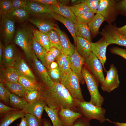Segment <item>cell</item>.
Wrapping results in <instances>:
<instances>
[{
	"label": "cell",
	"mask_w": 126,
	"mask_h": 126,
	"mask_svg": "<svg viewBox=\"0 0 126 126\" xmlns=\"http://www.w3.org/2000/svg\"><path fill=\"white\" fill-rule=\"evenodd\" d=\"M42 93V98L50 108L59 111L62 108L74 111L77 109V100L74 98L60 83H55L50 87H45Z\"/></svg>",
	"instance_id": "6da1fadb"
},
{
	"label": "cell",
	"mask_w": 126,
	"mask_h": 126,
	"mask_svg": "<svg viewBox=\"0 0 126 126\" xmlns=\"http://www.w3.org/2000/svg\"><path fill=\"white\" fill-rule=\"evenodd\" d=\"M33 36L32 29L24 26L17 30L14 37L15 43L22 49L28 59H32L34 53L32 46Z\"/></svg>",
	"instance_id": "7a4b0ae2"
},
{
	"label": "cell",
	"mask_w": 126,
	"mask_h": 126,
	"mask_svg": "<svg viewBox=\"0 0 126 126\" xmlns=\"http://www.w3.org/2000/svg\"><path fill=\"white\" fill-rule=\"evenodd\" d=\"M82 72L90 95V102L96 106L102 107L105 98L100 94L98 90L99 84L86 66H83Z\"/></svg>",
	"instance_id": "3957f363"
},
{
	"label": "cell",
	"mask_w": 126,
	"mask_h": 126,
	"mask_svg": "<svg viewBox=\"0 0 126 126\" xmlns=\"http://www.w3.org/2000/svg\"><path fill=\"white\" fill-rule=\"evenodd\" d=\"M77 107L84 117L89 120L95 119L103 123L106 120V109L96 106L90 102H81L77 100Z\"/></svg>",
	"instance_id": "277c9868"
},
{
	"label": "cell",
	"mask_w": 126,
	"mask_h": 126,
	"mask_svg": "<svg viewBox=\"0 0 126 126\" xmlns=\"http://www.w3.org/2000/svg\"><path fill=\"white\" fill-rule=\"evenodd\" d=\"M60 83L68 90L74 98L84 101L77 75L71 69L68 72L61 75Z\"/></svg>",
	"instance_id": "5b68a950"
},
{
	"label": "cell",
	"mask_w": 126,
	"mask_h": 126,
	"mask_svg": "<svg viewBox=\"0 0 126 126\" xmlns=\"http://www.w3.org/2000/svg\"><path fill=\"white\" fill-rule=\"evenodd\" d=\"M117 0H100L96 14L105 18L108 24H111L119 15L117 8Z\"/></svg>",
	"instance_id": "8992f818"
},
{
	"label": "cell",
	"mask_w": 126,
	"mask_h": 126,
	"mask_svg": "<svg viewBox=\"0 0 126 126\" xmlns=\"http://www.w3.org/2000/svg\"><path fill=\"white\" fill-rule=\"evenodd\" d=\"M115 24H108L105 26L100 34L105 39L109 45L115 44L126 47V36L119 32Z\"/></svg>",
	"instance_id": "52a82bcc"
},
{
	"label": "cell",
	"mask_w": 126,
	"mask_h": 126,
	"mask_svg": "<svg viewBox=\"0 0 126 126\" xmlns=\"http://www.w3.org/2000/svg\"><path fill=\"white\" fill-rule=\"evenodd\" d=\"M85 64L90 73L99 84H101L105 77L102 64L98 58L92 52L85 59Z\"/></svg>",
	"instance_id": "ba28073f"
},
{
	"label": "cell",
	"mask_w": 126,
	"mask_h": 126,
	"mask_svg": "<svg viewBox=\"0 0 126 126\" xmlns=\"http://www.w3.org/2000/svg\"><path fill=\"white\" fill-rule=\"evenodd\" d=\"M28 21L35 25L41 32L46 33L55 30L56 25L51 20L53 18L49 14L31 15Z\"/></svg>",
	"instance_id": "9c48e42d"
},
{
	"label": "cell",
	"mask_w": 126,
	"mask_h": 126,
	"mask_svg": "<svg viewBox=\"0 0 126 126\" xmlns=\"http://www.w3.org/2000/svg\"><path fill=\"white\" fill-rule=\"evenodd\" d=\"M0 32L5 44L7 45L10 42L15 32V22L6 14L0 16Z\"/></svg>",
	"instance_id": "30bf717a"
},
{
	"label": "cell",
	"mask_w": 126,
	"mask_h": 126,
	"mask_svg": "<svg viewBox=\"0 0 126 126\" xmlns=\"http://www.w3.org/2000/svg\"><path fill=\"white\" fill-rule=\"evenodd\" d=\"M106 73V77L100 85L104 91L110 93L119 86V76L116 68L112 64L110 65V69Z\"/></svg>",
	"instance_id": "8fae6325"
},
{
	"label": "cell",
	"mask_w": 126,
	"mask_h": 126,
	"mask_svg": "<svg viewBox=\"0 0 126 126\" xmlns=\"http://www.w3.org/2000/svg\"><path fill=\"white\" fill-rule=\"evenodd\" d=\"M33 61L34 67L37 73L40 78L43 84L46 87H50L54 83L51 79L47 68L37 58L34 53L32 59Z\"/></svg>",
	"instance_id": "7c38bea8"
},
{
	"label": "cell",
	"mask_w": 126,
	"mask_h": 126,
	"mask_svg": "<svg viewBox=\"0 0 126 126\" xmlns=\"http://www.w3.org/2000/svg\"><path fill=\"white\" fill-rule=\"evenodd\" d=\"M70 60L71 70L77 75L80 83L84 84L85 81L82 70L83 65L85 64V59L79 53L76 48L74 52L70 57Z\"/></svg>",
	"instance_id": "4fadbf2b"
},
{
	"label": "cell",
	"mask_w": 126,
	"mask_h": 126,
	"mask_svg": "<svg viewBox=\"0 0 126 126\" xmlns=\"http://www.w3.org/2000/svg\"><path fill=\"white\" fill-rule=\"evenodd\" d=\"M91 44L92 52L100 60L103 68L105 70L104 65L106 60V50L109 45L103 37L96 42H91Z\"/></svg>",
	"instance_id": "5bb4252c"
},
{
	"label": "cell",
	"mask_w": 126,
	"mask_h": 126,
	"mask_svg": "<svg viewBox=\"0 0 126 126\" xmlns=\"http://www.w3.org/2000/svg\"><path fill=\"white\" fill-rule=\"evenodd\" d=\"M46 105L45 100L42 98L33 102H28L22 110L25 114L34 116L41 120L44 107Z\"/></svg>",
	"instance_id": "9a60e30c"
},
{
	"label": "cell",
	"mask_w": 126,
	"mask_h": 126,
	"mask_svg": "<svg viewBox=\"0 0 126 126\" xmlns=\"http://www.w3.org/2000/svg\"><path fill=\"white\" fill-rule=\"evenodd\" d=\"M11 67L15 69L19 77H24L37 81L35 77L26 62L20 56H18Z\"/></svg>",
	"instance_id": "2e32d148"
},
{
	"label": "cell",
	"mask_w": 126,
	"mask_h": 126,
	"mask_svg": "<svg viewBox=\"0 0 126 126\" xmlns=\"http://www.w3.org/2000/svg\"><path fill=\"white\" fill-rule=\"evenodd\" d=\"M25 8L29 14L31 15L44 14H50L53 12L50 8L49 5L32 0H28Z\"/></svg>",
	"instance_id": "e0dca14e"
},
{
	"label": "cell",
	"mask_w": 126,
	"mask_h": 126,
	"mask_svg": "<svg viewBox=\"0 0 126 126\" xmlns=\"http://www.w3.org/2000/svg\"><path fill=\"white\" fill-rule=\"evenodd\" d=\"M55 30L58 33L62 46V53L70 56L74 52L76 48L70 42L65 33L61 30L56 24Z\"/></svg>",
	"instance_id": "ac0fdd59"
},
{
	"label": "cell",
	"mask_w": 126,
	"mask_h": 126,
	"mask_svg": "<svg viewBox=\"0 0 126 126\" xmlns=\"http://www.w3.org/2000/svg\"><path fill=\"white\" fill-rule=\"evenodd\" d=\"M58 113L64 126H72L77 119L82 116L79 112L69 108H63L59 111Z\"/></svg>",
	"instance_id": "d6986e66"
},
{
	"label": "cell",
	"mask_w": 126,
	"mask_h": 126,
	"mask_svg": "<svg viewBox=\"0 0 126 126\" xmlns=\"http://www.w3.org/2000/svg\"><path fill=\"white\" fill-rule=\"evenodd\" d=\"M91 42L86 39L76 36V49L79 53L85 59L92 52Z\"/></svg>",
	"instance_id": "ffe728a7"
},
{
	"label": "cell",
	"mask_w": 126,
	"mask_h": 126,
	"mask_svg": "<svg viewBox=\"0 0 126 126\" xmlns=\"http://www.w3.org/2000/svg\"><path fill=\"white\" fill-rule=\"evenodd\" d=\"M52 12L58 14L71 21L74 24L77 22L76 17L70 7L59 4L56 6L49 5Z\"/></svg>",
	"instance_id": "44dd1931"
},
{
	"label": "cell",
	"mask_w": 126,
	"mask_h": 126,
	"mask_svg": "<svg viewBox=\"0 0 126 126\" xmlns=\"http://www.w3.org/2000/svg\"><path fill=\"white\" fill-rule=\"evenodd\" d=\"M29 14L25 7L12 9L6 15L15 22L22 23L29 18Z\"/></svg>",
	"instance_id": "7402d4cb"
},
{
	"label": "cell",
	"mask_w": 126,
	"mask_h": 126,
	"mask_svg": "<svg viewBox=\"0 0 126 126\" xmlns=\"http://www.w3.org/2000/svg\"><path fill=\"white\" fill-rule=\"evenodd\" d=\"M25 113L22 109H17L3 114L0 126H9L17 119L24 116Z\"/></svg>",
	"instance_id": "603a6c76"
},
{
	"label": "cell",
	"mask_w": 126,
	"mask_h": 126,
	"mask_svg": "<svg viewBox=\"0 0 126 126\" xmlns=\"http://www.w3.org/2000/svg\"><path fill=\"white\" fill-rule=\"evenodd\" d=\"M50 14L53 19L60 21L66 26L72 36L76 45V36L74 23L69 19L58 14L53 12Z\"/></svg>",
	"instance_id": "cb8c5ba5"
},
{
	"label": "cell",
	"mask_w": 126,
	"mask_h": 126,
	"mask_svg": "<svg viewBox=\"0 0 126 126\" xmlns=\"http://www.w3.org/2000/svg\"><path fill=\"white\" fill-rule=\"evenodd\" d=\"M3 55L6 64L11 66L18 56L17 55L14 45L9 44L4 48Z\"/></svg>",
	"instance_id": "d4e9b609"
},
{
	"label": "cell",
	"mask_w": 126,
	"mask_h": 126,
	"mask_svg": "<svg viewBox=\"0 0 126 126\" xmlns=\"http://www.w3.org/2000/svg\"><path fill=\"white\" fill-rule=\"evenodd\" d=\"M32 29L33 35L36 41L43 47L47 52L49 51L51 46L47 34L37 29Z\"/></svg>",
	"instance_id": "484cf974"
},
{
	"label": "cell",
	"mask_w": 126,
	"mask_h": 126,
	"mask_svg": "<svg viewBox=\"0 0 126 126\" xmlns=\"http://www.w3.org/2000/svg\"><path fill=\"white\" fill-rule=\"evenodd\" d=\"M18 82L26 90H36L42 92L45 87L36 81L23 76L19 77Z\"/></svg>",
	"instance_id": "4316f807"
},
{
	"label": "cell",
	"mask_w": 126,
	"mask_h": 126,
	"mask_svg": "<svg viewBox=\"0 0 126 126\" xmlns=\"http://www.w3.org/2000/svg\"><path fill=\"white\" fill-rule=\"evenodd\" d=\"M105 20L104 18L101 15L96 14L93 19L88 24L91 35L93 37H95L100 33L99 28Z\"/></svg>",
	"instance_id": "83f0119b"
},
{
	"label": "cell",
	"mask_w": 126,
	"mask_h": 126,
	"mask_svg": "<svg viewBox=\"0 0 126 126\" xmlns=\"http://www.w3.org/2000/svg\"><path fill=\"white\" fill-rule=\"evenodd\" d=\"M0 81L11 93L24 98V94L26 90L18 82H9L1 78Z\"/></svg>",
	"instance_id": "f1b7e54d"
},
{
	"label": "cell",
	"mask_w": 126,
	"mask_h": 126,
	"mask_svg": "<svg viewBox=\"0 0 126 126\" xmlns=\"http://www.w3.org/2000/svg\"><path fill=\"white\" fill-rule=\"evenodd\" d=\"M74 25L76 36L91 41V34L88 24L81 23L78 22L77 23L74 24Z\"/></svg>",
	"instance_id": "f546056e"
},
{
	"label": "cell",
	"mask_w": 126,
	"mask_h": 126,
	"mask_svg": "<svg viewBox=\"0 0 126 126\" xmlns=\"http://www.w3.org/2000/svg\"><path fill=\"white\" fill-rule=\"evenodd\" d=\"M32 48L36 56L40 60V61L47 68L45 57L47 51L46 49L37 42L32 36Z\"/></svg>",
	"instance_id": "4dcf8cb0"
},
{
	"label": "cell",
	"mask_w": 126,
	"mask_h": 126,
	"mask_svg": "<svg viewBox=\"0 0 126 126\" xmlns=\"http://www.w3.org/2000/svg\"><path fill=\"white\" fill-rule=\"evenodd\" d=\"M19 76L13 67L8 66L3 71L0 78L6 81L11 83L18 82Z\"/></svg>",
	"instance_id": "1f68e13d"
},
{
	"label": "cell",
	"mask_w": 126,
	"mask_h": 126,
	"mask_svg": "<svg viewBox=\"0 0 126 126\" xmlns=\"http://www.w3.org/2000/svg\"><path fill=\"white\" fill-rule=\"evenodd\" d=\"M44 110L50 118L53 126H64L59 115L58 110L50 108L46 105L45 106Z\"/></svg>",
	"instance_id": "d6a6232c"
},
{
	"label": "cell",
	"mask_w": 126,
	"mask_h": 126,
	"mask_svg": "<svg viewBox=\"0 0 126 126\" xmlns=\"http://www.w3.org/2000/svg\"><path fill=\"white\" fill-rule=\"evenodd\" d=\"M28 102L24 98L11 93L10 96V103L14 108L22 109Z\"/></svg>",
	"instance_id": "836d02e7"
},
{
	"label": "cell",
	"mask_w": 126,
	"mask_h": 126,
	"mask_svg": "<svg viewBox=\"0 0 126 126\" xmlns=\"http://www.w3.org/2000/svg\"><path fill=\"white\" fill-rule=\"evenodd\" d=\"M46 34L49 38L51 47H55L61 50L62 46L59 36L57 31L55 30H52Z\"/></svg>",
	"instance_id": "e575fe53"
},
{
	"label": "cell",
	"mask_w": 126,
	"mask_h": 126,
	"mask_svg": "<svg viewBox=\"0 0 126 126\" xmlns=\"http://www.w3.org/2000/svg\"><path fill=\"white\" fill-rule=\"evenodd\" d=\"M24 98L28 103L42 98V92L36 90H26Z\"/></svg>",
	"instance_id": "d590c367"
},
{
	"label": "cell",
	"mask_w": 126,
	"mask_h": 126,
	"mask_svg": "<svg viewBox=\"0 0 126 126\" xmlns=\"http://www.w3.org/2000/svg\"><path fill=\"white\" fill-rule=\"evenodd\" d=\"M70 7L76 17L86 12L91 11L84 3L73 5Z\"/></svg>",
	"instance_id": "8d00e7d4"
},
{
	"label": "cell",
	"mask_w": 126,
	"mask_h": 126,
	"mask_svg": "<svg viewBox=\"0 0 126 126\" xmlns=\"http://www.w3.org/2000/svg\"><path fill=\"white\" fill-rule=\"evenodd\" d=\"M11 93L9 90L1 82L0 83V100L5 104L10 103V96Z\"/></svg>",
	"instance_id": "74e56055"
},
{
	"label": "cell",
	"mask_w": 126,
	"mask_h": 126,
	"mask_svg": "<svg viewBox=\"0 0 126 126\" xmlns=\"http://www.w3.org/2000/svg\"><path fill=\"white\" fill-rule=\"evenodd\" d=\"M12 8V0H0V16L2 14H7Z\"/></svg>",
	"instance_id": "f35d334b"
},
{
	"label": "cell",
	"mask_w": 126,
	"mask_h": 126,
	"mask_svg": "<svg viewBox=\"0 0 126 126\" xmlns=\"http://www.w3.org/2000/svg\"><path fill=\"white\" fill-rule=\"evenodd\" d=\"M94 14L91 11L88 12L76 17L77 19L80 23L88 24L94 18Z\"/></svg>",
	"instance_id": "ab89813d"
},
{
	"label": "cell",
	"mask_w": 126,
	"mask_h": 126,
	"mask_svg": "<svg viewBox=\"0 0 126 126\" xmlns=\"http://www.w3.org/2000/svg\"><path fill=\"white\" fill-rule=\"evenodd\" d=\"M48 72L49 76L54 83H60L61 74L59 68L48 69Z\"/></svg>",
	"instance_id": "60d3db41"
},
{
	"label": "cell",
	"mask_w": 126,
	"mask_h": 126,
	"mask_svg": "<svg viewBox=\"0 0 126 126\" xmlns=\"http://www.w3.org/2000/svg\"><path fill=\"white\" fill-rule=\"evenodd\" d=\"M27 122V126H40V121L35 116L29 114H25L24 116Z\"/></svg>",
	"instance_id": "b9f144b4"
},
{
	"label": "cell",
	"mask_w": 126,
	"mask_h": 126,
	"mask_svg": "<svg viewBox=\"0 0 126 126\" xmlns=\"http://www.w3.org/2000/svg\"><path fill=\"white\" fill-rule=\"evenodd\" d=\"M100 2V0H85L84 3L91 11L96 14Z\"/></svg>",
	"instance_id": "7bdbcfd3"
},
{
	"label": "cell",
	"mask_w": 126,
	"mask_h": 126,
	"mask_svg": "<svg viewBox=\"0 0 126 126\" xmlns=\"http://www.w3.org/2000/svg\"><path fill=\"white\" fill-rule=\"evenodd\" d=\"M117 6L119 14L126 17V0H117Z\"/></svg>",
	"instance_id": "ee69618b"
},
{
	"label": "cell",
	"mask_w": 126,
	"mask_h": 126,
	"mask_svg": "<svg viewBox=\"0 0 126 126\" xmlns=\"http://www.w3.org/2000/svg\"><path fill=\"white\" fill-rule=\"evenodd\" d=\"M112 53L119 55L126 60V50L118 47H111L109 49Z\"/></svg>",
	"instance_id": "f6af8a7d"
},
{
	"label": "cell",
	"mask_w": 126,
	"mask_h": 126,
	"mask_svg": "<svg viewBox=\"0 0 126 126\" xmlns=\"http://www.w3.org/2000/svg\"><path fill=\"white\" fill-rule=\"evenodd\" d=\"M28 0H12V9L25 7L27 5Z\"/></svg>",
	"instance_id": "bcb514c9"
},
{
	"label": "cell",
	"mask_w": 126,
	"mask_h": 126,
	"mask_svg": "<svg viewBox=\"0 0 126 126\" xmlns=\"http://www.w3.org/2000/svg\"><path fill=\"white\" fill-rule=\"evenodd\" d=\"M70 57L69 56H68L62 66L61 69L60 70L61 75L68 72L71 69L70 63Z\"/></svg>",
	"instance_id": "7dc6e473"
},
{
	"label": "cell",
	"mask_w": 126,
	"mask_h": 126,
	"mask_svg": "<svg viewBox=\"0 0 126 126\" xmlns=\"http://www.w3.org/2000/svg\"><path fill=\"white\" fill-rule=\"evenodd\" d=\"M89 121L82 116L72 126H90Z\"/></svg>",
	"instance_id": "c3c4849f"
},
{
	"label": "cell",
	"mask_w": 126,
	"mask_h": 126,
	"mask_svg": "<svg viewBox=\"0 0 126 126\" xmlns=\"http://www.w3.org/2000/svg\"><path fill=\"white\" fill-rule=\"evenodd\" d=\"M18 109L12 108L4 104L2 102H0V114H2L12 111Z\"/></svg>",
	"instance_id": "681fc988"
},
{
	"label": "cell",
	"mask_w": 126,
	"mask_h": 126,
	"mask_svg": "<svg viewBox=\"0 0 126 126\" xmlns=\"http://www.w3.org/2000/svg\"><path fill=\"white\" fill-rule=\"evenodd\" d=\"M45 59L47 66V69H48L51 64L56 60L49 51L47 52L45 56Z\"/></svg>",
	"instance_id": "f907efd6"
},
{
	"label": "cell",
	"mask_w": 126,
	"mask_h": 126,
	"mask_svg": "<svg viewBox=\"0 0 126 126\" xmlns=\"http://www.w3.org/2000/svg\"><path fill=\"white\" fill-rule=\"evenodd\" d=\"M68 56L65 54H61L56 59L58 64L60 70H61L62 66L66 59Z\"/></svg>",
	"instance_id": "816d5d0a"
},
{
	"label": "cell",
	"mask_w": 126,
	"mask_h": 126,
	"mask_svg": "<svg viewBox=\"0 0 126 126\" xmlns=\"http://www.w3.org/2000/svg\"><path fill=\"white\" fill-rule=\"evenodd\" d=\"M42 4L48 5L56 6L59 4V0H32Z\"/></svg>",
	"instance_id": "f5cc1de1"
},
{
	"label": "cell",
	"mask_w": 126,
	"mask_h": 126,
	"mask_svg": "<svg viewBox=\"0 0 126 126\" xmlns=\"http://www.w3.org/2000/svg\"><path fill=\"white\" fill-rule=\"evenodd\" d=\"M49 51L54 56L55 60L62 53L61 50L53 47L51 48Z\"/></svg>",
	"instance_id": "db71d44e"
},
{
	"label": "cell",
	"mask_w": 126,
	"mask_h": 126,
	"mask_svg": "<svg viewBox=\"0 0 126 126\" xmlns=\"http://www.w3.org/2000/svg\"><path fill=\"white\" fill-rule=\"evenodd\" d=\"M118 31L122 34L126 36V24L121 27H117Z\"/></svg>",
	"instance_id": "11a10c76"
},
{
	"label": "cell",
	"mask_w": 126,
	"mask_h": 126,
	"mask_svg": "<svg viewBox=\"0 0 126 126\" xmlns=\"http://www.w3.org/2000/svg\"><path fill=\"white\" fill-rule=\"evenodd\" d=\"M106 120L109 122L113 123L116 126H126V122L125 123H120L118 122H114L108 119H106Z\"/></svg>",
	"instance_id": "9f6ffc18"
},
{
	"label": "cell",
	"mask_w": 126,
	"mask_h": 126,
	"mask_svg": "<svg viewBox=\"0 0 126 126\" xmlns=\"http://www.w3.org/2000/svg\"><path fill=\"white\" fill-rule=\"evenodd\" d=\"M18 126H27V120L25 116L21 118V122Z\"/></svg>",
	"instance_id": "6f0895ef"
},
{
	"label": "cell",
	"mask_w": 126,
	"mask_h": 126,
	"mask_svg": "<svg viewBox=\"0 0 126 126\" xmlns=\"http://www.w3.org/2000/svg\"><path fill=\"white\" fill-rule=\"evenodd\" d=\"M59 68L58 63L54 61L51 64L49 68L51 69H54Z\"/></svg>",
	"instance_id": "680465c9"
},
{
	"label": "cell",
	"mask_w": 126,
	"mask_h": 126,
	"mask_svg": "<svg viewBox=\"0 0 126 126\" xmlns=\"http://www.w3.org/2000/svg\"><path fill=\"white\" fill-rule=\"evenodd\" d=\"M4 49H3V45L1 41H0V61H1L3 55V52Z\"/></svg>",
	"instance_id": "91938a15"
},
{
	"label": "cell",
	"mask_w": 126,
	"mask_h": 126,
	"mask_svg": "<svg viewBox=\"0 0 126 126\" xmlns=\"http://www.w3.org/2000/svg\"><path fill=\"white\" fill-rule=\"evenodd\" d=\"M84 0H71L70 1L72 4L75 5L84 3Z\"/></svg>",
	"instance_id": "94428289"
},
{
	"label": "cell",
	"mask_w": 126,
	"mask_h": 126,
	"mask_svg": "<svg viewBox=\"0 0 126 126\" xmlns=\"http://www.w3.org/2000/svg\"><path fill=\"white\" fill-rule=\"evenodd\" d=\"M59 4H61L63 5H67L69 3L70 0H59Z\"/></svg>",
	"instance_id": "6125c7cd"
},
{
	"label": "cell",
	"mask_w": 126,
	"mask_h": 126,
	"mask_svg": "<svg viewBox=\"0 0 126 126\" xmlns=\"http://www.w3.org/2000/svg\"><path fill=\"white\" fill-rule=\"evenodd\" d=\"M43 126H51L50 124L47 122L45 121L44 123Z\"/></svg>",
	"instance_id": "be15d7a7"
},
{
	"label": "cell",
	"mask_w": 126,
	"mask_h": 126,
	"mask_svg": "<svg viewBox=\"0 0 126 126\" xmlns=\"http://www.w3.org/2000/svg\"><path fill=\"white\" fill-rule=\"evenodd\" d=\"M126 50V49H125Z\"/></svg>",
	"instance_id": "e7e4bbea"
}]
</instances>
